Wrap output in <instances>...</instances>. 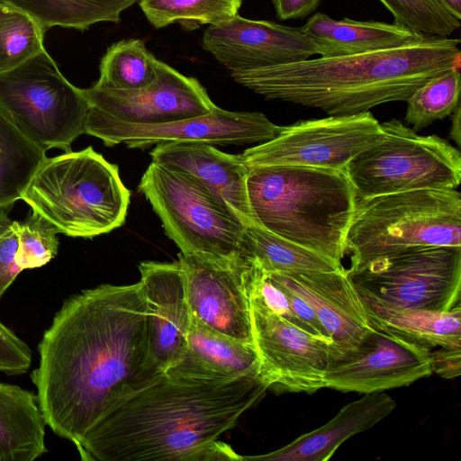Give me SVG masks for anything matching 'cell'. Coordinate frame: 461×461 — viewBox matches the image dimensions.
<instances>
[{
  "label": "cell",
  "mask_w": 461,
  "mask_h": 461,
  "mask_svg": "<svg viewBox=\"0 0 461 461\" xmlns=\"http://www.w3.org/2000/svg\"><path fill=\"white\" fill-rule=\"evenodd\" d=\"M140 281L70 295L38 345L31 373L44 422L76 447L102 419L164 373L151 357Z\"/></svg>",
  "instance_id": "1"
},
{
  "label": "cell",
  "mask_w": 461,
  "mask_h": 461,
  "mask_svg": "<svg viewBox=\"0 0 461 461\" xmlns=\"http://www.w3.org/2000/svg\"><path fill=\"white\" fill-rule=\"evenodd\" d=\"M268 389L260 375L193 382L163 374L102 419L77 447L82 460H229L218 438Z\"/></svg>",
  "instance_id": "2"
},
{
  "label": "cell",
  "mask_w": 461,
  "mask_h": 461,
  "mask_svg": "<svg viewBox=\"0 0 461 461\" xmlns=\"http://www.w3.org/2000/svg\"><path fill=\"white\" fill-rule=\"evenodd\" d=\"M460 39L426 35L400 47L230 72L267 99L318 108L329 115L368 112L407 101L432 77L461 68Z\"/></svg>",
  "instance_id": "3"
},
{
  "label": "cell",
  "mask_w": 461,
  "mask_h": 461,
  "mask_svg": "<svg viewBox=\"0 0 461 461\" xmlns=\"http://www.w3.org/2000/svg\"><path fill=\"white\" fill-rule=\"evenodd\" d=\"M246 189L252 225L342 266L345 237L357 201L345 171L252 167Z\"/></svg>",
  "instance_id": "4"
},
{
  "label": "cell",
  "mask_w": 461,
  "mask_h": 461,
  "mask_svg": "<svg viewBox=\"0 0 461 461\" xmlns=\"http://www.w3.org/2000/svg\"><path fill=\"white\" fill-rule=\"evenodd\" d=\"M130 197L118 167L89 146L46 158L21 199L58 233L92 239L125 222Z\"/></svg>",
  "instance_id": "5"
},
{
  "label": "cell",
  "mask_w": 461,
  "mask_h": 461,
  "mask_svg": "<svg viewBox=\"0 0 461 461\" xmlns=\"http://www.w3.org/2000/svg\"><path fill=\"white\" fill-rule=\"evenodd\" d=\"M427 246L461 247L458 191L420 189L357 199L345 237L348 270Z\"/></svg>",
  "instance_id": "6"
},
{
  "label": "cell",
  "mask_w": 461,
  "mask_h": 461,
  "mask_svg": "<svg viewBox=\"0 0 461 461\" xmlns=\"http://www.w3.org/2000/svg\"><path fill=\"white\" fill-rule=\"evenodd\" d=\"M138 190L181 254L219 260L243 257L245 224L193 175L151 162Z\"/></svg>",
  "instance_id": "7"
},
{
  "label": "cell",
  "mask_w": 461,
  "mask_h": 461,
  "mask_svg": "<svg viewBox=\"0 0 461 461\" xmlns=\"http://www.w3.org/2000/svg\"><path fill=\"white\" fill-rule=\"evenodd\" d=\"M381 125L384 137L345 168L357 199L420 189H456L461 154L448 140L419 135L397 119Z\"/></svg>",
  "instance_id": "8"
},
{
  "label": "cell",
  "mask_w": 461,
  "mask_h": 461,
  "mask_svg": "<svg viewBox=\"0 0 461 461\" xmlns=\"http://www.w3.org/2000/svg\"><path fill=\"white\" fill-rule=\"evenodd\" d=\"M88 109L83 89L68 81L46 50L0 73V111L45 151H70L85 133Z\"/></svg>",
  "instance_id": "9"
},
{
  "label": "cell",
  "mask_w": 461,
  "mask_h": 461,
  "mask_svg": "<svg viewBox=\"0 0 461 461\" xmlns=\"http://www.w3.org/2000/svg\"><path fill=\"white\" fill-rule=\"evenodd\" d=\"M346 272L357 291L400 309L461 305V247H415Z\"/></svg>",
  "instance_id": "10"
},
{
  "label": "cell",
  "mask_w": 461,
  "mask_h": 461,
  "mask_svg": "<svg viewBox=\"0 0 461 461\" xmlns=\"http://www.w3.org/2000/svg\"><path fill=\"white\" fill-rule=\"evenodd\" d=\"M384 135L381 123L369 111L329 115L283 126L276 138L240 155L248 167L303 166L345 171L354 157Z\"/></svg>",
  "instance_id": "11"
},
{
  "label": "cell",
  "mask_w": 461,
  "mask_h": 461,
  "mask_svg": "<svg viewBox=\"0 0 461 461\" xmlns=\"http://www.w3.org/2000/svg\"><path fill=\"white\" fill-rule=\"evenodd\" d=\"M282 129L260 112H231L218 106L202 116L158 124L126 122L88 109L85 124V133L107 147L124 143L129 149H142L165 142L263 143L276 138Z\"/></svg>",
  "instance_id": "12"
},
{
  "label": "cell",
  "mask_w": 461,
  "mask_h": 461,
  "mask_svg": "<svg viewBox=\"0 0 461 461\" xmlns=\"http://www.w3.org/2000/svg\"><path fill=\"white\" fill-rule=\"evenodd\" d=\"M249 303L259 375L268 389L313 393L325 388L327 369L343 355L333 341L294 326L250 296Z\"/></svg>",
  "instance_id": "13"
},
{
  "label": "cell",
  "mask_w": 461,
  "mask_h": 461,
  "mask_svg": "<svg viewBox=\"0 0 461 461\" xmlns=\"http://www.w3.org/2000/svg\"><path fill=\"white\" fill-rule=\"evenodd\" d=\"M192 320L222 335L253 344L249 281L251 262L244 256L219 260L178 254Z\"/></svg>",
  "instance_id": "14"
},
{
  "label": "cell",
  "mask_w": 461,
  "mask_h": 461,
  "mask_svg": "<svg viewBox=\"0 0 461 461\" xmlns=\"http://www.w3.org/2000/svg\"><path fill=\"white\" fill-rule=\"evenodd\" d=\"M430 375L429 348L373 327L354 349L330 364L324 382L340 392L370 393L406 386Z\"/></svg>",
  "instance_id": "15"
},
{
  "label": "cell",
  "mask_w": 461,
  "mask_h": 461,
  "mask_svg": "<svg viewBox=\"0 0 461 461\" xmlns=\"http://www.w3.org/2000/svg\"><path fill=\"white\" fill-rule=\"evenodd\" d=\"M156 69L154 81L141 88L83 89L89 109L126 122L158 124L202 116L216 107L196 78L158 59Z\"/></svg>",
  "instance_id": "16"
},
{
  "label": "cell",
  "mask_w": 461,
  "mask_h": 461,
  "mask_svg": "<svg viewBox=\"0 0 461 461\" xmlns=\"http://www.w3.org/2000/svg\"><path fill=\"white\" fill-rule=\"evenodd\" d=\"M202 46L230 72L303 61L320 52L301 28L239 14L211 24Z\"/></svg>",
  "instance_id": "17"
},
{
  "label": "cell",
  "mask_w": 461,
  "mask_h": 461,
  "mask_svg": "<svg viewBox=\"0 0 461 461\" xmlns=\"http://www.w3.org/2000/svg\"><path fill=\"white\" fill-rule=\"evenodd\" d=\"M268 274L307 302L342 354L354 349L373 329L345 268Z\"/></svg>",
  "instance_id": "18"
},
{
  "label": "cell",
  "mask_w": 461,
  "mask_h": 461,
  "mask_svg": "<svg viewBox=\"0 0 461 461\" xmlns=\"http://www.w3.org/2000/svg\"><path fill=\"white\" fill-rule=\"evenodd\" d=\"M139 270L147 303L149 351L164 373L183 354L192 324L185 274L179 261H142Z\"/></svg>",
  "instance_id": "19"
},
{
  "label": "cell",
  "mask_w": 461,
  "mask_h": 461,
  "mask_svg": "<svg viewBox=\"0 0 461 461\" xmlns=\"http://www.w3.org/2000/svg\"><path fill=\"white\" fill-rule=\"evenodd\" d=\"M149 154L152 162L195 176L245 225H252L246 189L249 167L240 154L195 141L158 143Z\"/></svg>",
  "instance_id": "20"
},
{
  "label": "cell",
  "mask_w": 461,
  "mask_h": 461,
  "mask_svg": "<svg viewBox=\"0 0 461 461\" xmlns=\"http://www.w3.org/2000/svg\"><path fill=\"white\" fill-rule=\"evenodd\" d=\"M259 371L254 344L227 337L192 320L183 354L164 374L184 381L213 382L256 376Z\"/></svg>",
  "instance_id": "21"
},
{
  "label": "cell",
  "mask_w": 461,
  "mask_h": 461,
  "mask_svg": "<svg viewBox=\"0 0 461 461\" xmlns=\"http://www.w3.org/2000/svg\"><path fill=\"white\" fill-rule=\"evenodd\" d=\"M395 407V401L387 393H366L342 407L326 424L290 444L268 454L242 456V460L327 461L344 441L370 429Z\"/></svg>",
  "instance_id": "22"
},
{
  "label": "cell",
  "mask_w": 461,
  "mask_h": 461,
  "mask_svg": "<svg viewBox=\"0 0 461 461\" xmlns=\"http://www.w3.org/2000/svg\"><path fill=\"white\" fill-rule=\"evenodd\" d=\"M301 31L320 48L322 58L343 57L388 50L421 41L426 37L402 24L376 21L335 20L317 12Z\"/></svg>",
  "instance_id": "23"
},
{
  "label": "cell",
  "mask_w": 461,
  "mask_h": 461,
  "mask_svg": "<svg viewBox=\"0 0 461 461\" xmlns=\"http://www.w3.org/2000/svg\"><path fill=\"white\" fill-rule=\"evenodd\" d=\"M36 394L0 382V461H33L48 452Z\"/></svg>",
  "instance_id": "24"
},
{
  "label": "cell",
  "mask_w": 461,
  "mask_h": 461,
  "mask_svg": "<svg viewBox=\"0 0 461 461\" xmlns=\"http://www.w3.org/2000/svg\"><path fill=\"white\" fill-rule=\"evenodd\" d=\"M358 294L373 327L400 334L429 349L461 348V305L446 312L400 309Z\"/></svg>",
  "instance_id": "25"
},
{
  "label": "cell",
  "mask_w": 461,
  "mask_h": 461,
  "mask_svg": "<svg viewBox=\"0 0 461 461\" xmlns=\"http://www.w3.org/2000/svg\"><path fill=\"white\" fill-rule=\"evenodd\" d=\"M242 255L262 271H336L344 267L309 249L256 225H245Z\"/></svg>",
  "instance_id": "26"
},
{
  "label": "cell",
  "mask_w": 461,
  "mask_h": 461,
  "mask_svg": "<svg viewBox=\"0 0 461 461\" xmlns=\"http://www.w3.org/2000/svg\"><path fill=\"white\" fill-rule=\"evenodd\" d=\"M46 151L23 134L0 111V210L21 200Z\"/></svg>",
  "instance_id": "27"
},
{
  "label": "cell",
  "mask_w": 461,
  "mask_h": 461,
  "mask_svg": "<svg viewBox=\"0 0 461 461\" xmlns=\"http://www.w3.org/2000/svg\"><path fill=\"white\" fill-rule=\"evenodd\" d=\"M24 11L45 29L87 30L100 22L118 23L121 14L137 0H4Z\"/></svg>",
  "instance_id": "28"
},
{
  "label": "cell",
  "mask_w": 461,
  "mask_h": 461,
  "mask_svg": "<svg viewBox=\"0 0 461 461\" xmlns=\"http://www.w3.org/2000/svg\"><path fill=\"white\" fill-rule=\"evenodd\" d=\"M157 59L140 39L112 44L100 61V77L93 85L99 88L131 90L144 87L157 76Z\"/></svg>",
  "instance_id": "29"
},
{
  "label": "cell",
  "mask_w": 461,
  "mask_h": 461,
  "mask_svg": "<svg viewBox=\"0 0 461 461\" xmlns=\"http://www.w3.org/2000/svg\"><path fill=\"white\" fill-rule=\"evenodd\" d=\"M242 0H146L140 6L156 28L179 23L191 29L216 24L238 14Z\"/></svg>",
  "instance_id": "30"
},
{
  "label": "cell",
  "mask_w": 461,
  "mask_h": 461,
  "mask_svg": "<svg viewBox=\"0 0 461 461\" xmlns=\"http://www.w3.org/2000/svg\"><path fill=\"white\" fill-rule=\"evenodd\" d=\"M460 68H450L424 83L407 99L404 121L414 131L451 115L459 104Z\"/></svg>",
  "instance_id": "31"
},
{
  "label": "cell",
  "mask_w": 461,
  "mask_h": 461,
  "mask_svg": "<svg viewBox=\"0 0 461 461\" xmlns=\"http://www.w3.org/2000/svg\"><path fill=\"white\" fill-rule=\"evenodd\" d=\"M45 29L24 11L0 4V73L45 50Z\"/></svg>",
  "instance_id": "32"
},
{
  "label": "cell",
  "mask_w": 461,
  "mask_h": 461,
  "mask_svg": "<svg viewBox=\"0 0 461 461\" xmlns=\"http://www.w3.org/2000/svg\"><path fill=\"white\" fill-rule=\"evenodd\" d=\"M393 14L394 23L426 35L449 37L460 28L438 0H380Z\"/></svg>",
  "instance_id": "33"
},
{
  "label": "cell",
  "mask_w": 461,
  "mask_h": 461,
  "mask_svg": "<svg viewBox=\"0 0 461 461\" xmlns=\"http://www.w3.org/2000/svg\"><path fill=\"white\" fill-rule=\"evenodd\" d=\"M16 230L18 250L15 259L22 270L43 267L56 257L58 231L41 215L32 212L25 221H16Z\"/></svg>",
  "instance_id": "34"
},
{
  "label": "cell",
  "mask_w": 461,
  "mask_h": 461,
  "mask_svg": "<svg viewBox=\"0 0 461 461\" xmlns=\"http://www.w3.org/2000/svg\"><path fill=\"white\" fill-rule=\"evenodd\" d=\"M17 250L16 221L0 210V299L23 271L16 263Z\"/></svg>",
  "instance_id": "35"
},
{
  "label": "cell",
  "mask_w": 461,
  "mask_h": 461,
  "mask_svg": "<svg viewBox=\"0 0 461 461\" xmlns=\"http://www.w3.org/2000/svg\"><path fill=\"white\" fill-rule=\"evenodd\" d=\"M432 373L445 379H454L461 373V348L439 347L429 349Z\"/></svg>",
  "instance_id": "36"
},
{
  "label": "cell",
  "mask_w": 461,
  "mask_h": 461,
  "mask_svg": "<svg viewBox=\"0 0 461 461\" xmlns=\"http://www.w3.org/2000/svg\"><path fill=\"white\" fill-rule=\"evenodd\" d=\"M322 0H272L276 17L281 21L303 19L312 14Z\"/></svg>",
  "instance_id": "37"
},
{
  "label": "cell",
  "mask_w": 461,
  "mask_h": 461,
  "mask_svg": "<svg viewBox=\"0 0 461 461\" xmlns=\"http://www.w3.org/2000/svg\"><path fill=\"white\" fill-rule=\"evenodd\" d=\"M460 113V104H458L452 113V124L450 130V137L458 146L461 144Z\"/></svg>",
  "instance_id": "38"
},
{
  "label": "cell",
  "mask_w": 461,
  "mask_h": 461,
  "mask_svg": "<svg viewBox=\"0 0 461 461\" xmlns=\"http://www.w3.org/2000/svg\"><path fill=\"white\" fill-rule=\"evenodd\" d=\"M438 3L456 20H461V0H438Z\"/></svg>",
  "instance_id": "39"
},
{
  "label": "cell",
  "mask_w": 461,
  "mask_h": 461,
  "mask_svg": "<svg viewBox=\"0 0 461 461\" xmlns=\"http://www.w3.org/2000/svg\"><path fill=\"white\" fill-rule=\"evenodd\" d=\"M2 2H4V0H0V4H1Z\"/></svg>",
  "instance_id": "40"
},
{
  "label": "cell",
  "mask_w": 461,
  "mask_h": 461,
  "mask_svg": "<svg viewBox=\"0 0 461 461\" xmlns=\"http://www.w3.org/2000/svg\"><path fill=\"white\" fill-rule=\"evenodd\" d=\"M140 1H146V0H140Z\"/></svg>",
  "instance_id": "41"
}]
</instances>
